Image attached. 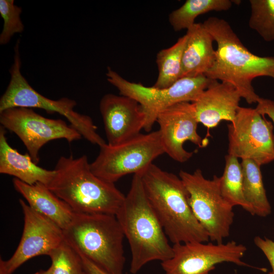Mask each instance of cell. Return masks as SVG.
I'll return each instance as SVG.
<instances>
[{
    "label": "cell",
    "instance_id": "obj_10",
    "mask_svg": "<svg viewBox=\"0 0 274 274\" xmlns=\"http://www.w3.org/2000/svg\"><path fill=\"white\" fill-rule=\"evenodd\" d=\"M1 126L21 140L33 161H40L41 149L48 142L64 139L69 143L82 138L81 134L62 119L46 118L32 109L15 107L0 112Z\"/></svg>",
    "mask_w": 274,
    "mask_h": 274
},
{
    "label": "cell",
    "instance_id": "obj_27",
    "mask_svg": "<svg viewBox=\"0 0 274 274\" xmlns=\"http://www.w3.org/2000/svg\"><path fill=\"white\" fill-rule=\"evenodd\" d=\"M254 241L255 245L264 254L271 265L272 270L268 274H274V242L260 236H256Z\"/></svg>",
    "mask_w": 274,
    "mask_h": 274
},
{
    "label": "cell",
    "instance_id": "obj_8",
    "mask_svg": "<svg viewBox=\"0 0 274 274\" xmlns=\"http://www.w3.org/2000/svg\"><path fill=\"white\" fill-rule=\"evenodd\" d=\"M91 163V172L107 182L114 183L128 174L141 173L165 153L158 130L139 135L121 144L99 147Z\"/></svg>",
    "mask_w": 274,
    "mask_h": 274
},
{
    "label": "cell",
    "instance_id": "obj_3",
    "mask_svg": "<svg viewBox=\"0 0 274 274\" xmlns=\"http://www.w3.org/2000/svg\"><path fill=\"white\" fill-rule=\"evenodd\" d=\"M116 217L129 244L132 274L149 262H163L173 256V246L147 197L140 173L133 175Z\"/></svg>",
    "mask_w": 274,
    "mask_h": 274
},
{
    "label": "cell",
    "instance_id": "obj_29",
    "mask_svg": "<svg viewBox=\"0 0 274 274\" xmlns=\"http://www.w3.org/2000/svg\"><path fill=\"white\" fill-rule=\"evenodd\" d=\"M82 258L86 274H110L86 257L79 254Z\"/></svg>",
    "mask_w": 274,
    "mask_h": 274
},
{
    "label": "cell",
    "instance_id": "obj_24",
    "mask_svg": "<svg viewBox=\"0 0 274 274\" xmlns=\"http://www.w3.org/2000/svg\"><path fill=\"white\" fill-rule=\"evenodd\" d=\"M249 27L266 42L274 41V0H250Z\"/></svg>",
    "mask_w": 274,
    "mask_h": 274
},
{
    "label": "cell",
    "instance_id": "obj_17",
    "mask_svg": "<svg viewBox=\"0 0 274 274\" xmlns=\"http://www.w3.org/2000/svg\"><path fill=\"white\" fill-rule=\"evenodd\" d=\"M186 34L187 40L182 56L181 78L204 75L216 59L214 38L203 23H195Z\"/></svg>",
    "mask_w": 274,
    "mask_h": 274
},
{
    "label": "cell",
    "instance_id": "obj_25",
    "mask_svg": "<svg viewBox=\"0 0 274 274\" xmlns=\"http://www.w3.org/2000/svg\"><path fill=\"white\" fill-rule=\"evenodd\" d=\"M49 256L52 274H86L81 256L65 240Z\"/></svg>",
    "mask_w": 274,
    "mask_h": 274
},
{
    "label": "cell",
    "instance_id": "obj_2",
    "mask_svg": "<svg viewBox=\"0 0 274 274\" xmlns=\"http://www.w3.org/2000/svg\"><path fill=\"white\" fill-rule=\"evenodd\" d=\"M140 174L147 197L172 243L208 242V234L195 217L188 192L179 177L154 163Z\"/></svg>",
    "mask_w": 274,
    "mask_h": 274
},
{
    "label": "cell",
    "instance_id": "obj_26",
    "mask_svg": "<svg viewBox=\"0 0 274 274\" xmlns=\"http://www.w3.org/2000/svg\"><path fill=\"white\" fill-rule=\"evenodd\" d=\"M21 7L15 5L14 0L0 1V15L4 20L0 34V44H7L12 37L22 32L24 28L20 18Z\"/></svg>",
    "mask_w": 274,
    "mask_h": 274
},
{
    "label": "cell",
    "instance_id": "obj_28",
    "mask_svg": "<svg viewBox=\"0 0 274 274\" xmlns=\"http://www.w3.org/2000/svg\"><path fill=\"white\" fill-rule=\"evenodd\" d=\"M257 104V111L262 115L268 116L274 124V101L260 97Z\"/></svg>",
    "mask_w": 274,
    "mask_h": 274
},
{
    "label": "cell",
    "instance_id": "obj_30",
    "mask_svg": "<svg viewBox=\"0 0 274 274\" xmlns=\"http://www.w3.org/2000/svg\"><path fill=\"white\" fill-rule=\"evenodd\" d=\"M34 274H52V273L50 268H49L46 270H40L39 271L36 272Z\"/></svg>",
    "mask_w": 274,
    "mask_h": 274
},
{
    "label": "cell",
    "instance_id": "obj_18",
    "mask_svg": "<svg viewBox=\"0 0 274 274\" xmlns=\"http://www.w3.org/2000/svg\"><path fill=\"white\" fill-rule=\"evenodd\" d=\"M0 173L14 176L28 185L37 183L48 186L55 171L39 166L28 153L22 154L8 143L6 129L0 127Z\"/></svg>",
    "mask_w": 274,
    "mask_h": 274
},
{
    "label": "cell",
    "instance_id": "obj_6",
    "mask_svg": "<svg viewBox=\"0 0 274 274\" xmlns=\"http://www.w3.org/2000/svg\"><path fill=\"white\" fill-rule=\"evenodd\" d=\"M20 40L14 47V60L9 70L10 80L0 98V112L15 107L37 108L48 113H57L64 117L70 125L85 139L99 147L106 143L97 133V126L91 118L74 110L76 100L63 97L54 100L40 94L28 83L21 72V61L19 51Z\"/></svg>",
    "mask_w": 274,
    "mask_h": 274
},
{
    "label": "cell",
    "instance_id": "obj_13",
    "mask_svg": "<svg viewBox=\"0 0 274 274\" xmlns=\"http://www.w3.org/2000/svg\"><path fill=\"white\" fill-rule=\"evenodd\" d=\"M19 203L24 215L20 242L8 260H0V274H12L24 262L43 255H49L64 240L63 230L53 221L33 210L23 200Z\"/></svg>",
    "mask_w": 274,
    "mask_h": 274
},
{
    "label": "cell",
    "instance_id": "obj_9",
    "mask_svg": "<svg viewBox=\"0 0 274 274\" xmlns=\"http://www.w3.org/2000/svg\"><path fill=\"white\" fill-rule=\"evenodd\" d=\"M106 75L107 81L121 95L134 99L142 106L147 114L144 130L148 132L160 112L177 103L195 101L212 81L204 75L185 77L167 88H157L128 81L109 66Z\"/></svg>",
    "mask_w": 274,
    "mask_h": 274
},
{
    "label": "cell",
    "instance_id": "obj_16",
    "mask_svg": "<svg viewBox=\"0 0 274 274\" xmlns=\"http://www.w3.org/2000/svg\"><path fill=\"white\" fill-rule=\"evenodd\" d=\"M241 98L238 90L231 84L213 80L192 103L198 123L210 129L222 121L232 122L240 107Z\"/></svg>",
    "mask_w": 274,
    "mask_h": 274
},
{
    "label": "cell",
    "instance_id": "obj_4",
    "mask_svg": "<svg viewBox=\"0 0 274 274\" xmlns=\"http://www.w3.org/2000/svg\"><path fill=\"white\" fill-rule=\"evenodd\" d=\"M55 175L46 186L64 201L74 213L116 215L124 195L114 183L104 180L91 170L87 156H61Z\"/></svg>",
    "mask_w": 274,
    "mask_h": 274
},
{
    "label": "cell",
    "instance_id": "obj_22",
    "mask_svg": "<svg viewBox=\"0 0 274 274\" xmlns=\"http://www.w3.org/2000/svg\"><path fill=\"white\" fill-rule=\"evenodd\" d=\"M185 34L171 47L160 50L156 55L158 76L154 87L167 88L181 78L183 51L187 42Z\"/></svg>",
    "mask_w": 274,
    "mask_h": 274
},
{
    "label": "cell",
    "instance_id": "obj_20",
    "mask_svg": "<svg viewBox=\"0 0 274 274\" xmlns=\"http://www.w3.org/2000/svg\"><path fill=\"white\" fill-rule=\"evenodd\" d=\"M243 192L251 207L253 215L266 217L271 213V207L264 187L260 166L253 160L242 159Z\"/></svg>",
    "mask_w": 274,
    "mask_h": 274
},
{
    "label": "cell",
    "instance_id": "obj_14",
    "mask_svg": "<svg viewBox=\"0 0 274 274\" xmlns=\"http://www.w3.org/2000/svg\"><path fill=\"white\" fill-rule=\"evenodd\" d=\"M156 122L164 153L177 162H185L193 155L192 152L184 149L186 142L199 148L208 144V140L202 139L197 133L198 122L192 102L177 103L163 110L157 115Z\"/></svg>",
    "mask_w": 274,
    "mask_h": 274
},
{
    "label": "cell",
    "instance_id": "obj_12",
    "mask_svg": "<svg viewBox=\"0 0 274 274\" xmlns=\"http://www.w3.org/2000/svg\"><path fill=\"white\" fill-rule=\"evenodd\" d=\"M206 243L174 244L173 256L161 263L165 274H210L216 265L223 262L250 266L242 260L247 251L245 246L233 241Z\"/></svg>",
    "mask_w": 274,
    "mask_h": 274
},
{
    "label": "cell",
    "instance_id": "obj_11",
    "mask_svg": "<svg viewBox=\"0 0 274 274\" xmlns=\"http://www.w3.org/2000/svg\"><path fill=\"white\" fill-rule=\"evenodd\" d=\"M228 129V154L260 166L274 160L273 123L255 108L240 107Z\"/></svg>",
    "mask_w": 274,
    "mask_h": 274
},
{
    "label": "cell",
    "instance_id": "obj_1",
    "mask_svg": "<svg viewBox=\"0 0 274 274\" xmlns=\"http://www.w3.org/2000/svg\"><path fill=\"white\" fill-rule=\"evenodd\" d=\"M203 23L217 45L216 61L204 76L231 84L248 104L257 103L260 97L256 93L252 81L261 76L274 80V57L251 52L224 19L211 17Z\"/></svg>",
    "mask_w": 274,
    "mask_h": 274
},
{
    "label": "cell",
    "instance_id": "obj_19",
    "mask_svg": "<svg viewBox=\"0 0 274 274\" xmlns=\"http://www.w3.org/2000/svg\"><path fill=\"white\" fill-rule=\"evenodd\" d=\"M13 183L15 189L35 211L53 221L62 230L70 223L74 213L45 185L38 182L30 185L16 178L13 180Z\"/></svg>",
    "mask_w": 274,
    "mask_h": 274
},
{
    "label": "cell",
    "instance_id": "obj_21",
    "mask_svg": "<svg viewBox=\"0 0 274 274\" xmlns=\"http://www.w3.org/2000/svg\"><path fill=\"white\" fill-rule=\"evenodd\" d=\"M236 1L187 0L169 15L168 20L175 31L188 30L195 23L198 16L211 11H227Z\"/></svg>",
    "mask_w": 274,
    "mask_h": 274
},
{
    "label": "cell",
    "instance_id": "obj_15",
    "mask_svg": "<svg viewBox=\"0 0 274 274\" xmlns=\"http://www.w3.org/2000/svg\"><path fill=\"white\" fill-rule=\"evenodd\" d=\"M99 108L109 145L130 140L144 129L147 114L142 106L131 97L106 94L101 98Z\"/></svg>",
    "mask_w": 274,
    "mask_h": 274
},
{
    "label": "cell",
    "instance_id": "obj_23",
    "mask_svg": "<svg viewBox=\"0 0 274 274\" xmlns=\"http://www.w3.org/2000/svg\"><path fill=\"white\" fill-rule=\"evenodd\" d=\"M219 186L222 196L232 207L241 206L253 215L244 195L242 166L237 157L229 154L225 156V165L222 176L219 177Z\"/></svg>",
    "mask_w": 274,
    "mask_h": 274
},
{
    "label": "cell",
    "instance_id": "obj_5",
    "mask_svg": "<svg viewBox=\"0 0 274 274\" xmlns=\"http://www.w3.org/2000/svg\"><path fill=\"white\" fill-rule=\"evenodd\" d=\"M63 233L79 254L110 274H123L125 236L116 215L74 213Z\"/></svg>",
    "mask_w": 274,
    "mask_h": 274
},
{
    "label": "cell",
    "instance_id": "obj_7",
    "mask_svg": "<svg viewBox=\"0 0 274 274\" xmlns=\"http://www.w3.org/2000/svg\"><path fill=\"white\" fill-rule=\"evenodd\" d=\"M179 177L189 193L188 201L192 212L209 239L222 243L229 235L234 214L233 207L222 196L219 177L206 179L200 169L192 173L181 170Z\"/></svg>",
    "mask_w": 274,
    "mask_h": 274
}]
</instances>
